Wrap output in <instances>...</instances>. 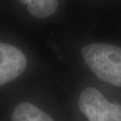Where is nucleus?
<instances>
[{
  "label": "nucleus",
  "instance_id": "1",
  "mask_svg": "<svg viewBox=\"0 0 121 121\" xmlns=\"http://www.w3.org/2000/svg\"><path fill=\"white\" fill-rule=\"evenodd\" d=\"M88 67L97 77L121 87V48L106 43H92L82 48Z\"/></svg>",
  "mask_w": 121,
  "mask_h": 121
},
{
  "label": "nucleus",
  "instance_id": "2",
  "mask_svg": "<svg viewBox=\"0 0 121 121\" xmlns=\"http://www.w3.org/2000/svg\"><path fill=\"white\" fill-rule=\"evenodd\" d=\"M78 107L89 121H121V105L111 103L95 88L88 87L81 92Z\"/></svg>",
  "mask_w": 121,
  "mask_h": 121
},
{
  "label": "nucleus",
  "instance_id": "6",
  "mask_svg": "<svg viewBox=\"0 0 121 121\" xmlns=\"http://www.w3.org/2000/svg\"><path fill=\"white\" fill-rule=\"evenodd\" d=\"M20 3H22V4H29L32 1V0H18Z\"/></svg>",
  "mask_w": 121,
  "mask_h": 121
},
{
  "label": "nucleus",
  "instance_id": "4",
  "mask_svg": "<svg viewBox=\"0 0 121 121\" xmlns=\"http://www.w3.org/2000/svg\"><path fill=\"white\" fill-rule=\"evenodd\" d=\"M12 121H54L47 113L30 102H22L14 108Z\"/></svg>",
  "mask_w": 121,
  "mask_h": 121
},
{
  "label": "nucleus",
  "instance_id": "3",
  "mask_svg": "<svg viewBox=\"0 0 121 121\" xmlns=\"http://www.w3.org/2000/svg\"><path fill=\"white\" fill-rule=\"evenodd\" d=\"M27 64L22 50L0 42V86L13 81L24 71Z\"/></svg>",
  "mask_w": 121,
  "mask_h": 121
},
{
  "label": "nucleus",
  "instance_id": "5",
  "mask_svg": "<svg viewBox=\"0 0 121 121\" xmlns=\"http://www.w3.org/2000/svg\"><path fill=\"white\" fill-rule=\"evenodd\" d=\"M57 6L58 0H32L27 4V9L32 16L45 19L55 13Z\"/></svg>",
  "mask_w": 121,
  "mask_h": 121
}]
</instances>
